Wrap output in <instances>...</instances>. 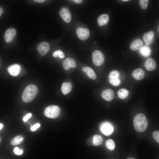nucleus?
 <instances>
[{"instance_id":"nucleus-1","label":"nucleus","mask_w":159,"mask_h":159,"mask_svg":"<svg viewBox=\"0 0 159 159\" xmlns=\"http://www.w3.org/2000/svg\"><path fill=\"white\" fill-rule=\"evenodd\" d=\"M148 122L145 116L140 113L136 115L133 120V125L135 130L138 132H142L146 130Z\"/></svg>"},{"instance_id":"nucleus-2","label":"nucleus","mask_w":159,"mask_h":159,"mask_svg":"<svg viewBox=\"0 0 159 159\" xmlns=\"http://www.w3.org/2000/svg\"><path fill=\"white\" fill-rule=\"evenodd\" d=\"M38 92L37 87L34 84L27 86L24 89L21 96L23 101L26 103L31 102L36 97Z\"/></svg>"},{"instance_id":"nucleus-3","label":"nucleus","mask_w":159,"mask_h":159,"mask_svg":"<svg viewBox=\"0 0 159 159\" xmlns=\"http://www.w3.org/2000/svg\"><path fill=\"white\" fill-rule=\"evenodd\" d=\"M60 112V108L58 106L52 105L45 108L44 111V114L47 117L55 118L59 116Z\"/></svg>"},{"instance_id":"nucleus-4","label":"nucleus","mask_w":159,"mask_h":159,"mask_svg":"<svg viewBox=\"0 0 159 159\" xmlns=\"http://www.w3.org/2000/svg\"><path fill=\"white\" fill-rule=\"evenodd\" d=\"M92 61L94 65L100 66L103 63L105 57L103 53L100 51L96 50L92 54Z\"/></svg>"},{"instance_id":"nucleus-5","label":"nucleus","mask_w":159,"mask_h":159,"mask_svg":"<svg viewBox=\"0 0 159 159\" xmlns=\"http://www.w3.org/2000/svg\"><path fill=\"white\" fill-rule=\"evenodd\" d=\"M120 74L117 70H113L111 72L108 76L109 81L111 85L115 86H118L120 83Z\"/></svg>"},{"instance_id":"nucleus-6","label":"nucleus","mask_w":159,"mask_h":159,"mask_svg":"<svg viewBox=\"0 0 159 159\" xmlns=\"http://www.w3.org/2000/svg\"><path fill=\"white\" fill-rule=\"evenodd\" d=\"M100 130L103 134L108 136L110 135L113 132L114 127L110 122H105L101 124Z\"/></svg>"},{"instance_id":"nucleus-7","label":"nucleus","mask_w":159,"mask_h":159,"mask_svg":"<svg viewBox=\"0 0 159 159\" xmlns=\"http://www.w3.org/2000/svg\"><path fill=\"white\" fill-rule=\"evenodd\" d=\"M50 49L49 43L45 41L39 43L37 45V50L41 56L46 55L49 51Z\"/></svg>"},{"instance_id":"nucleus-8","label":"nucleus","mask_w":159,"mask_h":159,"mask_svg":"<svg viewBox=\"0 0 159 159\" xmlns=\"http://www.w3.org/2000/svg\"><path fill=\"white\" fill-rule=\"evenodd\" d=\"M76 33L80 39L85 40L89 38L90 31L88 28L79 27L76 29Z\"/></svg>"},{"instance_id":"nucleus-9","label":"nucleus","mask_w":159,"mask_h":159,"mask_svg":"<svg viewBox=\"0 0 159 159\" xmlns=\"http://www.w3.org/2000/svg\"><path fill=\"white\" fill-rule=\"evenodd\" d=\"M59 14L64 21L66 23L70 22L72 20V16L69 9L66 8L61 9Z\"/></svg>"},{"instance_id":"nucleus-10","label":"nucleus","mask_w":159,"mask_h":159,"mask_svg":"<svg viewBox=\"0 0 159 159\" xmlns=\"http://www.w3.org/2000/svg\"><path fill=\"white\" fill-rule=\"evenodd\" d=\"M16 32V30L14 28H10L7 29L4 35L5 42L6 43L11 42L15 36Z\"/></svg>"},{"instance_id":"nucleus-11","label":"nucleus","mask_w":159,"mask_h":159,"mask_svg":"<svg viewBox=\"0 0 159 159\" xmlns=\"http://www.w3.org/2000/svg\"><path fill=\"white\" fill-rule=\"evenodd\" d=\"M144 66L148 70L152 71L156 69V63L153 58L150 57L146 60L144 64Z\"/></svg>"},{"instance_id":"nucleus-12","label":"nucleus","mask_w":159,"mask_h":159,"mask_svg":"<svg viewBox=\"0 0 159 159\" xmlns=\"http://www.w3.org/2000/svg\"><path fill=\"white\" fill-rule=\"evenodd\" d=\"M101 96L105 100L110 101L114 99L115 94L112 90L109 89L103 90Z\"/></svg>"},{"instance_id":"nucleus-13","label":"nucleus","mask_w":159,"mask_h":159,"mask_svg":"<svg viewBox=\"0 0 159 159\" xmlns=\"http://www.w3.org/2000/svg\"><path fill=\"white\" fill-rule=\"evenodd\" d=\"M63 65L65 70H68L71 67L74 68L76 66L77 64L75 60L71 57L66 59L63 61Z\"/></svg>"},{"instance_id":"nucleus-14","label":"nucleus","mask_w":159,"mask_h":159,"mask_svg":"<svg viewBox=\"0 0 159 159\" xmlns=\"http://www.w3.org/2000/svg\"><path fill=\"white\" fill-rule=\"evenodd\" d=\"M21 70V67L18 64H14L10 66L8 68L9 73L13 76H16L19 74Z\"/></svg>"},{"instance_id":"nucleus-15","label":"nucleus","mask_w":159,"mask_h":159,"mask_svg":"<svg viewBox=\"0 0 159 159\" xmlns=\"http://www.w3.org/2000/svg\"><path fill=\"white\" fill-rule=\"evenodd\" d=\"M132 75L135 80H142L144 78L145 73L142 69L138 68L133 71Z\"/></svg>"},{"instance_id":"nucleus-16","label":"nucleus","mask_w":159,"mask_h":159,"mask_svg":"<svg viewBox=\"0 0 159 159\" xmlns=\"http://www.w3.org/2000/svg\"><path fill=\"white\" fill-rule=\"evenodd\" d=\"M143 46L142 41L140 39H138L133 41L131 43L130 47L133 51L140 50Z\"/></svg>"},{"instance_id":"nucleus-17","label":"nucleus","mask_w":159,"mask_h":159,"mask_svg":"<svg viewBox=\"0 0 159 159\" xmlns=\"http://www.w3.org/2000/svg\"><path fill=\"white\" fill-rule=\"evenodd\" d=\"M154 37V32L151 31L145 33L143 36V39L145 44L149 45L153 42Z\"/></svg>"},{"instance_id":"nucleus-18","label":"nucleus","mask_w":159,"mask_h":159,"mask_svg":"<svg viewBox=\"0 0 159 159\" xmlns=\"http://www.w3.org/2000/svg\"><path fill=\"white\" fill-rule=\"evenodd\" d=\"M82 71L85 73L88 77L92 80H95L97 77L93 69L90 67H84Z\"/></svg>"},{"instance_id":"nucleus-19","label":"nucleus","mask_w":159,"mask_h":159,"mask_svg":"<svg viewBox=\"0 0 159 159\" xmlns=\"http://www.w3.org/2000/svg\"><path fill=\"white\" fill-rule=\"evenodd\" d=\"M109 16L106 14H103L98 17L97 22L100 26H102L108 23L109 20Z\"/></svg>"},{"instance_id":"nucleus-20","label":"nucleus","mask_w":159,"mask_h":159,"mask_svg":"<svg viewBox=\"0 0 159 159\" xmlns=\"http://www.w3.org/2000/svg\"><path fill=\"white\" fill-rule=\"evenodd\" d=\"M71 84L69 82L63 83L61 87V90L64 95H66L69 93L72 89Z\"/></svg>"},{"instance_id":"nucleus-21","label":"nucleus","mask_w":159,"mask_h":159,"mask_svg":"<svg viewBox=\"0 0 159 159\" xmlns=\"http://www.w3.org/2000/svg\"><path fill=\"white\" fill-rule=\"evenodd\" d=\"M140 54L145 57H149L151 54V50L149 47L147 46H143L140 50Z\"/></svg>"},{"instance_id":"nucleus-22","label":"nucleus","mask_w":159,"mask_h":159,"mask_svg":"<svg viewBox=\"0 0 159 159\" xmlns=\"http://www.w3.org/2000/svg\"><path fill=\"white\" fill-rule=\"evenodd\" d=\"M117 94L120 98L124 99L127 97L129 94V92L125 89L121 88L118 90Z\"/></svg>"},{"instance_id":"nucleus-23","label":"nucleus","mask_w":159,"mask_h":159,"mask_svg":"<svg viewBox=\"0 0 159 159\" xmlns=\"http://www.w3.org/2000/svg\"><path fill=\"white\" fill-rule=\"evenodd\" d=\"M102 137L100 135H96L93 138V144L95 146H98L101 145L103 143Z\"/></svg>"},{"instance_id":"nucleus-24","label":"nucleus","mask_w":159,"mask_h":159,"mask_svg":"<svg viewBox=\"0 0 159 159\" xmlns=\"http://www.w3.org/2000/svg\"><path fill=\"white\" fill-rule=\"evenodd\" d=\"M23 137L20 135H18L12 139L11 142L12 145H17L20 144L23 141Z\"/></svg>"},{"instance_id":"nucleus-25","label":"nucleus","mask_w":159,"mask_h":159,"mask_svg":"<svg viewBox=\"0 0 159 159\" xmlns=\"http://www.w3.org/2000/svg\"><path fill=\"white\" fill-rule=\"evenodd\" d=\"M105 144L107 147L110 150H113L115 148V143L112 139H108L106 142Z\"/></svg>"},{"instance_id":"nucleus-26","label":"nucleus","mask_w":159,"mask_h":159,"mask_svg":"<svg viewBox=\"0 0 159 159\" xmlns=\"http://www.w3.org/2000/svg\"><path fill=\"white\" fill-rule=\"evenodd\" d=\"M53 56L54 57H57L58 56L60 58L62 59L65 57L64 53L61 50H57L54 52L53 53Z\"/></svg>"},{"instance_id":"nucleus-27","label":"nucleus","mask_w":159,"mask_h":159,"mask_svg":"<svg viewBox=\"0 0 159 159\" xmlns=\"http://www.w3.org/2000/svg\"><path fill=\"white\" fill-rule=\"evenodd\" d=\"M148 0H139V4L141 8L143 9H145L147 8L149 2Z\"/></svg>"},{"instance_id":"nucleus-28","label":"nucleus","mask_w":159,"mask_h":159,"mask_svg":"<svg viewBox=\"0 0 159 159\" xmlns=\"http://www.w3.org/2000/svg\"><path fill=\"white\" fill-rule=\"evenodd\" d=\"M153 138L155 141L158 143H159V131H155L153 134Z\"/></svg>"},{"instance_id":"nucleus-29","label":"nucleus","mask_w":159,"mask_h":159,"mask_svg":"<svg viewBox=\"0 0 159 159\" xmlns=\"http://www.w3.org/2000/svg\"><path fill=\"white\" fill-rule=\"evenodd\" d=\"M13 151L15 154L18 155H22L23 152V150L20 149L17 147L14 148Z\"/></svg>"},{"instance_id":"nucleus-30","label":"nucleus","mask_w":159,"mask_h":159,"mask_svg":"<svg viewBox=\"0 0 159 159\" xmlns=\"http://www.w3.org/2000/svg\"><path fill=\"white\" fill-rule=\"evenodd\" d=\"M40 126V125L39 123H37L33 126L31 127V130L32 131H34L36 130Z\"/></svg>"},{"instance_id":"nucleus-31","label":"nucleus","mask_w":159,"mask_h":159,"mask_svg":"<svg viewBox=\"0 0 159 159\" xmlns=\"http://www.w3.org/2000/svg\"><path fill=\"white\" fill-rule=\"evenodd\" d=\"M32 115V114L31 113L27 114L23 118L24 121L25 122H26L31 117Z\"/></svg>"},{"instance_id":"nucleus-32","label":"nucleus","mask_w":159,"mask_h":159,"mask_svg":"<svg viewBox=\"0 0 159 159\" xmlns=\"http://www.w3.org/2000/svg\"><path fill=\"white\" fill-rule=\"evenodd\" d=\"M72 1H74V2L76 3L79 4L81 3L82 2V0H72Z\"/></svg>"},{"instance_id":"nucleus-33","label":"nucleus","mask_w":159,"mask_h":159,"mask_svg":"<svg viewBox=\"0 0 159 159\" xmlns=\"http://www.w3.org/2000/svg\"><path fill=\"white\" fill-rule=\"evenodd\" d=\"M34 1L36 2L39 3H43L45 1L44 0H35Z\"/></svg>"},{"instance_id":"nucleus-34","label":"nucleus","mask_w":159,"mask_h":159,"mask_svg":"<svg viewBox=\"0 0 159 159\" xmlns=\"http://www.w3.org/2000/svg\"><path fill=\"white\" fill-rule=\"evenodd\" d=\"M3 12V10L0 7V16H1Z\"/></svg>"},{"instance_id":"nucleus-35","label":"nucleus","mask_w":159,"mask_h":159,"mask_svg":"<svg viewBox=\"0 0 159 159\" xmlns=\"http://www.w3.org/2000/svg\"><path fill=\"white\" fill-rule=\"evenodd\" d=\"M3 127V125L1 123H0V130Z\"/></svg>"},{"instance_id":"nucleus-36","label":"nucleus","mask_w":159,"mask_h":159,"mask_svg":"<svg viewBox=\"0 0 159 159\" xmlns=\"http://www.w3.org/2000/svg\"><path fill=\"white\" fill-rule=\"evenodd\" d=\"M127 159H135L132 157H130V158H128Z\"/></svg>"},{"instance_id":"nucleus-37","label":"nucleus","mask_w":159,"mask_h":159,"mask_svg":"<svg viewBox=\"0 0 159 159\" xmlns=\"http://www.w3.org/2000/svg\"><path fill=\"white\" fill-rule=\"evenodd\" d=\"M129 0H122V1H128Z\"/></svg>"}]
</instances>
